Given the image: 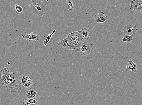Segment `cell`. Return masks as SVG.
I'll return each instance as SVG.
<instances>
[{
  "mask_svg": "<svg viewBox=\"0 0 142 105\" xmlns=\"http://www.w3.org/2000/svg\"><path fill=\"white\" fill-rule=\"evenodd\" d=\"M21 85L19 74L17 70L6 80H0V88L3 91L11 93L21 91Z\"/></svg>",
  "mask_w": 142,
  "mask_h": 105,
  "instance_id": "6da1fadb",
  "label": "cell"
},
{
  "mask_svg": "<svg viewBox=\"0 0 142 105\" xmlns=\"http://www.w3.org/2000/svg\"><path fill=\"white\" fill-rule=\"evenodd\" d=\"M29 7L32 13L40 17H42L48 9L45 1L36 4L32 3L30 5Z\"/></svg>",
  "mask_w": 142,
  "mask_h": 105,
  "instance_id": "7a4b0ae2",
  "label": "cell"
},
{
  "mask_svg": "<svg viewBox=\"0 0 142 105\" xmlns=\"http://www.w3.org/2000/svg\"><path fill=\"white\" fill-rule=\"evenodd\" d=\"M40 99V96L38 94V91L36 88V85L32 84L30 88H28L27 91L24 96L23 97V100L32 99V98Z\"/></svg>",
  "mask_w": 142,
  "mask_h": 105,
  "instance_id": "3957f363",
  "label": "cell"
},
{
  "mask_svg": "<svg viewBox=\"0 0 142 105\" xmlns=\"http://www.w3.org/2000/svg\"><path fill=\"white\" fill-rule=\"evenodd\" d=\"M81 46L80 47L77 49V51L84 57L88 56L91 51L90 45L89 42H83Z\"/></svg>",
  "mask_w": 142,
  "mask_h": 105,
  "instance_id": "277c9868",
  "label": "cell"
},
{
  "mask_svg": "<svg viewBox=\"0 0 142 105\" xmlns=\"http://www.w3.org/2000/svg\"><path fill=\"white\" fill-rule=\"evenodd\" d=\"M21 38L29 41H33L39 40H40V36L35 32L26 33L22 35Z\"/></svg>",
  "mask_w": 142,
  "mask_h": 105,
  "instance_id": "5b68a950",
  "label": "cell"
},
{
  "mask_svg": "<svg viewBox=\"0 0 142 105\" xmlns=\"http://www.w3.org/2000/svg\"><path fill=\"white\" fill-rule=\"evenodd\" d=\"M108 19V16L102 12L96 14L94 18L96 23H102L107 21Z\"/></svg>",
  "mask_w": 142,
  "mask_h": 105,
  "instance_id": "8992f818",
  "label": "cell"
},
{
  "mask_svg": "<svg viewBox=\"0 0 142 105\" xmlns=\"http://www.w3.org/2000/svg\"><path fill=\"white\" fill-rule=\"evenodd\" d=\"M130 6L134 11L142 13V0H133Z\"/></svg>",
  "mask_w": 142,
  "mask_h": 105,
  "instance_id": "52a82bcc",
  "label": "cell"
},
{
  "mask_svg": "<svg viewBox=\"0 0 142 105\" xmlns=\"http://www.w3.org/2000/svg\"><path fill=\"white\" fill-rule=\"evenodd\" d=\"M137 30L136 26L132 24L126 25L123 29L124 33L129 35L135 34Z\"/></svg>",
  "mask_w": 142,
  "mask_h": 105,
  "instance_id": "ba28073f",
  "label": "cell"
},
{
  "mask_svg": "<svg viewBox=\"0 0 142 105\" xmlns=\"http://www.w3.org/2000/svg\"><path fill=\"white\" fill-rule=\"evenodd\" d=\"M67 37L62 40H61L59 42L57 43V44L59 46L61 47L63 49L67 50H74L75 49V47L72 46L68 44L67 41Z\"/></svg>",
  "mask_w": 142,
  "mask_h": 105,
  "instance_id": "9c48e42d",
  "label": "cell"
},
{
  "mask_svg": "<svg viewBox=\"0 0 142 105\" xmlns=\"http://www.w3.org/2000/svg\"><path fill=\"white\" fill-rule=\"evenodd\" d=\"M74 39L77 45V48L79 47L81 45L83 38L81 34L80 31L73 32Z\"/></svg>",
  "mask_w": 142,
  "mask_h": 105,
  "instance_id": "30bf717a",
  "label": "cell"
},
{
  "mask_svg": "<svg viewBox=\"0 0 142 105\" xmlns=\"http://www.w3.org/2000/svg\"><path fill=\"white\" fill-rule=\"evenodd\" d=\"M13 9L15 13L19 15H22L25 11V8L22 4H16L13 7Z\"/></svg>",
  "mask_w": 142,
  "mask_h": 105,
  "instance_id": "8fae6325",
  "label": "cell"
},
{
  "mask_svg": "<svg viewBox=\"0 0 142 105\" xmlns=\"http://www.w3.org/2000/svg\"><path fill=\"white\" fill-rule=\"evenodd\" d=\"M137 68V65L136 63H134L132 59L129 60V62L127 64L126 68L125 70H130L134 73L136 72Z\"/></svg>",
  "mask_w": 142,
  "mask_h": 105,
  "instance_id": "7c38bea8",
  "label": "cell"
},
{
  "mask_svg": "<svg viewBox=\"0 0 142 105\" xmlns=\"http://www.w3.org/2000/svg\"><path fill=\"white\" fill-rule=\"evenodd\" d=\"M80 32L83 40H87L90 38L91 33L88 28H83L80 31Z\"/></svg>",
  "mask_w": 142,
  "mask_h": 105,
  "instance_id": "4fadbf2b",
  "label": "cell"
},
{
  "mask_svg": "<svg viewBox=\"0 0 142 105\" xmlns=\"http://www.w3.org/2000/svg\"><path fill=\"white\" fill-rule=\"evenodd\" d=\"M67 41L68 44L75 48H77L76 44L74 38L73 33L69 34L68 36H67Z\"/></svg>",
  "mask_w": 142,
  "mask_h": 105,
  "instance_id": "5bb4252c",
  "label": "cell"
},
{
  "mask_svg": "<svg viewBox=\"0 0 142 105\" xmlns=\"http://www.w3.org/2000/svg\"><path fill=\"white\" fill-rule=\"evenodd\" d=\"M66 7L70 10H75L76 7L73 2L72 0H66L65 3Z\"/></svg>",
  "mask_w": 142,
  "mask_h": 105,
  "instance_id": "9a60e30c",
  "label": "cell"
},
{
  "mask_svg": "<svg viewBox=\"0 0 142 105\" xmlns=\"http://www.w3.org/2000/svg\"><path fill=\"white\" fill-rule=\"evenodd\" d=\"M133 36L129 35L124 34L122 38V40L123 42L127 43L128 44H130L131 41L133 40Z\"/></svg>",
  "mask_w": 142,
  "mask_h": 105,
  "instance_id": "2e32d148",
  "label": "cell"
},
{
  "mask_svg": "<svg viewBox=\"0 0 142 105\" xmlns=\"http://www.w3.org/2000/svg\"><path fill=\"white\" fill-rule=\"evenodd\" d=\"M56 31V29H55V30L53 31L52 32V33H51V34H48V37H47V38L43 42V44H44V45H46L50 41V40L51 37H52L53 35L55 33Z\"/></svg>",
  "mask_w": 142,
  "mask_h": 105,
  "instance_id": "e0dca14e",
  "label": "cell"
},
{
  "mask_svg": "<svg viewBox=\"0 0 142 105\" xmlns=\"http://www.w3.org/2000/svg\"><path fill=\"white\" fill-rule=\"evenodd\" d=\"M26 99V100L28 102H29L31 105H36L38 104L37 98H32V99Z\"/></svg>",
  "mask_w": 142,
  "mask_h": 105,
  "instance_id": "ac0fdd59",
  "label": "cell"
},
{
  "mask_svg": "<svg viewBox=\"0 0 142 105\" xmlns=\"http://www.w3.org/2000/svg\"><path fill=\"white\" fill-rule=\"evenodd\" d=\"M29 77L27 76H22V79L21 80V83L23 86H25V84L30 80Z\"/></svg>",
  "mask_w": 142,
  "mask_h": 105,
  "instance_id": "d6986e66",
  "label": "cell"
},
{
  "mask_svg": "<svg viewBox=\"0 0 142 105\" xmlns=\"http://www.w3.org/2000/svg\"><path fill=\"white\" fill-rule=\"evenodd\" d=\"M32 1V3L36 4L40 2H44L46 0H31Z\"/></svg>",
  "mask_w": 142,
  "mask_h": 105,
  "instance_id": "ffe728a7",
  "label": "cell"
}]
</instances>
